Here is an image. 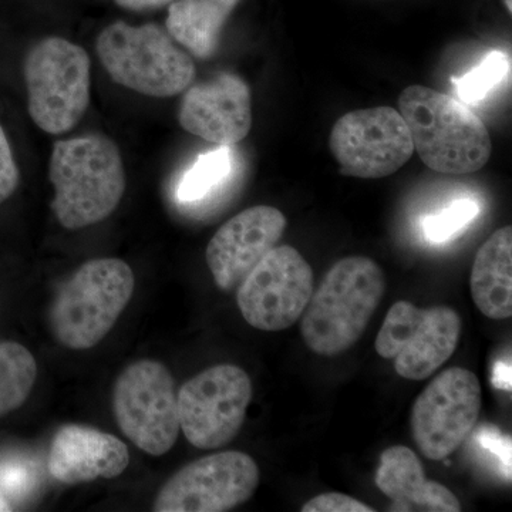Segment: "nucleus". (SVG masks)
<instances>
[{"mask_svg": "<svg viewBox=\"0 0 512 512\" xmlns=\"http://www.w3.org/2000/svg\"><path fill=\"white\" fill-rule=\"evenodd\" d=\"M49 178L55 187L52 210L67 229L90 227L109 218L127 185L119 147L101 134L56 141Z\"/></svg>", "mask_w": 512, "mask_h": 512, "instance_id": "1", "label": "nucleus"}, {"mask_svg": "<svg viewBox=\"0 0 512 512\" xmlns=\"http://www.w3.org/2000/svg\"><path fill=\"white\" fill-rule=\"evenodd\" d=\"M399 111L414 151L430 170L467 175L477 173L490 160L493 141L487 127L456 97L413 84L400 94Z\"/></svg>", "mask_w": 512, "mask_h": 512, "instance_id": "2", "label": "nucleus"}, {"mask_svg": "<svg viewBox=\"0 0 512 512\" xmlns=\"http://www.w3.org/2000/svg\"><path fill=\"white\" fill-rule=\"evenodd\" d=\"M386 288L383 269L367 256L336 262L312 293L303 312L301 335L312 352L336 356L359 342Z\"/></svg>", "mask_w": 512, "mask_h": 512, "instance_id": "3", "label": "nucleus"}, {"mask_svg": "<svg viewBox=\"0 0 512 512\" xmlns=\"http://www.w3.org/2000/svg\"><path fill=\"white\" fill-rule=\"evenodd\" d=\"M97 55L111 79L126 89L156 99L184 93L195 79L192 57L167 29L156 23H111L101 30Z\"/></svg>", "mask_w": 512, "mask_h": 512, "instance_id": "4", "label": "nucleus"}, {"mask_svg": "<svg viewBox=\"0 0 512 512\" xmlns=\"http://www.w3.org/2000/svg\"><path fill=\"white\" fill-rule=\"evenodd\" d=\"M136 279L126 262L92 259L56 293L50 326L66 348L86 350L109 335L133 296Z\"/></svg>", "mask_w": 512, "mask_h": 512, "instance_id": "5", "label": "nucleus"}, {"mask_svg": "<svg viewBox=\"0 0 512 512\" xmlns=\"http://www.w3.org/2000/svg\"><path fill=\"white\" fill-rule=\"evenodd\" d=\"M28 109L33 123L49 134H63L80 123L92 94V60L82 46L46 37L25 59Z\"/></svg>", "mask_w": 512, "mask_h": 512, "instance_id": "6", "label": "nucleus"}, {"mask_svg": "<svg viewBox=\"0 0 512 512\" xmlns=\"http://www.w3.org/2000/svg\"><path fill=\"white\" fill-rule=\"evenodd\" d=\"M113 410L121 431L151 456H164L180 434L177 392L170 370L156 360H138L114 386Z\"/></svg>", "mask_w": 512, "mask_h": 512, "instance_id": "7", "label": "nucleus"}, {"mask_svg": "<svg viewBox=\"0 0 512 512\" xmlns=\"http://www.w3.org/2000/svg\"><path fill=\"white\" fill-rule=\"evenodd\" d=\"M461 329L460 315L448 306L421 309L399 301L387 312L375 348L383 359L394 360L397 375L419 382L454 355Z\"/></svg>", "mask_w": 512, "mask_h": 512, "instance_id": "8", "label": "nucleus"}, {"mask_svg": "<svg viewBox=\"0 0 512 512\" xmlns=\"http://www.w3.org/2000/svg\"><path fill=\"white\" fill-rule=\"evenodd\" d=\"M254 396L248 373L218 365L198 373L177 393L178 419L185 439L201 450H215L238 436Z\"/></svg>", "mask_w": 512, "mask_h": 512, "instance_id": "9", "label": "nucleus"}, {"mask_svg": "<svg viewBox=\"0 0 512 512\" xmlns=\"http://www.w3.org/2000/svg\"><path fill=\"white\" fill-rule=\"evenodd\" d=\"M329 148L340 173L377 180L389 177L414 154L409 127L399 110L390 106L353 110L332 128Z\"/></svg>", "mask_w": 512, "mask_h": 512, "instance_id": "10", "label": "nucleus"}, {"mask_svg": "<svg viewBox=\"0 0 512 512\" xmlns=\"http://www.w3.org/2000/svg\"><path fill=\"white\" fill-rule=\"evenodd\" d=\"M483 394L478 377L464 367H450L420 393L412 410V431L420 453L440 461L473 433Z\"/></svg>", "mask_w": 512, "mask_h": 512, "instance_id": "11", "label": "nucleus"}, {"mask_svg": "<svg viewBox=\"0 0 512 512\" xmlns=\"http://www.w3.org/2000/svg\"><path fill=\"white\" fill-rule=\"evenodd\" d=\"M312 293L311 265L298 249L276 245L238 286L237 302L252 328L281 332L301 319Z\"/></svg>", "mask_w": 512, "mask_h": 512, "instance_id": "12", "label": "nucleus"}, {"mask_svg": "<svg viewBox=\"0 0 512 512\" xmlns=\"http://www.w3.org/2000/svg\"><path fill=\"white\" fill-rule=\"evenodd\" d=\"M258 464L242 451L192 461L158 491L157 512H224L247 503L259 485Z\"/></svg>", "mask_w": 512, "mask_h": 512, "instance_id": "13", "label": "nucleus"}, {"mask_svg": "<svg viewBox=\"0 0 512 512\" xmlns=\"http://www.w3.org/2000/svg\"><path fill=\"white\" fill-rule=\"evenodd\" d=\"M288 220L269 205L247 208L225 222L207 247V264L222 291H234L278 245Z\"/></svg>", "mask_w": 512, "mask_h": 512, "instance_id": "14", "label": "nucleus"}, {"mask_svg": "<svg viewBox=\"0 0 512 512\" xmlns=\"http://www.w3.org/2000/svg\"><path fill=\"white\" fill-rule=\"evenodd\" d=\"M185 131L217 146H235L248 136L254 121L247 82L222 73L185 90L178 114Z\"/></svg>", "mask_w": 512, "mask_h": 512, "instance_id": "15", "label": "nucleus"}, {"mask_svg": "<svg viewBox=\"0 0 512 512\" xmlns=\"http://www.w3.org/2000/svg\"><path fill=\"white\" fill-rule=\"evenodd\" d=\"M128 464L126 443L113 434L77 424L57 431L47 458L50 476L63 484L119 477Z\"/></svg>", "mask_w": 512, "mask_h": 512, "instance_id": "16", "label": "nucleus"}, {"mask_svg": "<svg viewBox=\"0 0 512 512\" xmlns=\"http://www.w3.org/2000/svg\"><path fill=\"white\" fill-rule=\"evenodd\" d=\"M376 485L393 501L390 511H461L456 495L443 484L427 480L423 464L409 447L393 446L383 451Z\"/></svg>", "mask_w": 512, "mask_h": 512, "instance_id": "17", "label": "nucleus"}, {"mask_svg": "<svg viewBox=\"0 0 512 512\" xmlns=\"http://www.w3.org/2000/svg\"><path fill=\"white\" fill-rule=\"evenodd\" d=\"M471 298L487 318L512 316V228L497 229L478 249L470 278Z\"/></svg>", "mask_w": 512, "mask_h": 512, "instance_id": "18", "label": "nucleus"}, {"mask_svg": "<svg viewBox=\"0 0 512 512\" xmlns=\"http://www.w3.org/2000/svg\"><path fill=\"white\" fill-rule=\"evenodd\" d=\"M241 0H175L165 29L197 59L208 60L220 47L222 30Z\"/></svg>", "mask_w": 512, "mask_h": 512, "instance_id": "19", "label": "nucleus"}, {"mask_svg": "<svg viewBox=\"0 0 512 512\" xmlns=\"http://www.w3.org/2000/svg\"><path fill=\"white\" fill-rule=\"evenodd\" d=\"M234 170V146H218L200 154L178 181L175 197L183 204L207 200L228 183Z\"/></svg>", "mask_w": 512, "mask_h": 512, "instance_id": "20", "label": "nucleus"}, {"mask_svg": "<svg viewBox=\"0 0 512 512\" xmlns=\"http://www.w3.org/2000/svg\"><path fill=\"white\" fill-rule=\"evenodd\" d=\"M37 376L35 357L15 342H0V416L28 400Z\"/></svg>", "mask_w": 512, "mask_h": 512, "instance_id": "21", "label": "nucleus"}, {"mask_svg": "<svg viewBox=\"0 0 512 512\" xmlns=\"http://www.w3.org/2000/svg\"><path fill=\"white\" fill-rule=\"evenodd\" d=\"M508 73H510V59L505 53L495 50L473 70L460 79L454 80V86L463 103H478L493 92Z\"/></svg>", "mask_w": 512, "mask_h": 512, "instance_id": "22", "label": "nucleus"}, {"mask_svg": "<svg viewBox=\"0 0 512 512\" xmlns=\"http://www.w3.org/2000/svg\"><path fill=\"white\" fill-rule=\"evenodd\" d=\"M478 214L480 207L470 198L451 202L439 214L430 215L424 220V235L431 244H444L458 237L467 225L476 220Z\"/></svg>", "mask_w": 512, "mask_h": 512, "instance_id": "23", "label": "nucleus"}, {"mask_svg": "<svg viewBox=\"0 0 512 512\" xmlns=\"http://www.w3.org/2000/svg\"><path fill=\"white\" fill-rule=\"evenodd\" d=\"M36 480L35 467L29 461L8 460L0 463V493L9 501L25 497L35 487Z\"/></svg>", "mask_w": 512, "mask_h": 512, "instance_id": "24", "label": "nucleus"}, {"mask_svg": "<svg viewBox=\"0 0 512 512\" xmlns=\"http://www.w3.org/2000/svg\"><path fill=\"white\" fill-rule=\"evenodd\" d=\"M478 444L500 464L504 476L511 480V440L490 424H483L476 434Z\"/></svg>", "mask_w": 512, "mask_h": 512, "instance_id": "25", "label": "nucleus"}, {"mask_svg": "<svg viewBox=\"0 0 512 512\" xmlns=\"http://www.w3.org/2000/svg\"><path fill=\"white\" fill-rule=\"evenodd\" d=\"M302 512H375V508L360 503L350 495L328 493L309 500L303 505Z\"/></svg>", "mask_w": 512, "mask_h": 512, "instance_id": "26", "label": "nucleus"}, {"mask_svg": "<svg viewBox=\"0 0 512 512\" xmlns=\"http://www.w3.org/2000/svg\"><path fill=\"white\" fill-rule=\"evenodd\" d=\"M19 184V168L13 157L8 137L0 126V204L12 197Z\"/></svg>", "mask_w": 512, "mask_h": 512, "instance_id": "27", "label": "nucleus"}, {"mask_svg": "<svg viewBox=\"0 0 512 512\" xmlns=\"http://www.w3.org/2000/svg\"><path fill=\"white\" fill-rule=\"evenodd\" d=\"M120 8L127 10H151L160 9L165 5H171L175 0H114Z\"/></svg>", "mask_w": 512, "mask_h": 512, "instance_id": "28", "label": "nucleus"}, {"mask_svg": "<svg viewBox=\"0 0 512 512\" xmlns=\"http://www.w3.org/2000/svg\"><path fill=\"white\" fill-rule=\"evenodd\" d=\"M493 384L497 389L511 390L510 362H497L494 366Z\"/></svg>", "mask_w": 512, "mask_h": 512, "instance_id": "29", "label": "nucleus"}, {"mask_svg": "<svg viewBox=\"0 0 512 512\" xmlns=\"http://www.w3.org/2000/svg\"><path fill=\"white\" fill-rule=\"evenodd\" d=\"M12 504L8 498L5 497L2 493H0V511H12Z\"/></svg>", "mask_w": 512, "mask_h": 512, "instance_id": "30", "label": "nucleus"}, {"mask_svg": "<svg viewBox=\"0 0 512 512\" xmlns=\"http://www.w3.org/2000/svg\"><path fill=\"white\" fill-rule=\"evenodd\" d=\"M505 6H507L508 12L511 13L512 10V2L511 0H504Z\"/></svg>", "mask_w": 512, "mask_h": 512, "instance_id": "31", "label": "nucleus"}]
</instances>
